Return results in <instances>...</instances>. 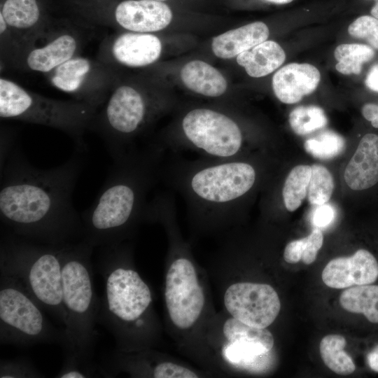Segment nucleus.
I'll list each match as a JSON object with an SVG mask.
<instances>
[{"instance_id": "nucleus-1", "label": "nucleus", "mask_w": 378, "mask_h": 378, "mask_svg": "<svg viewBox=\"0 0 378 378\" xmlns=\"http://www.w3.org/2000/svg\"><path fill=\"white\" fill-rule=\"evenodd\" d=\"M76 150L63 164L48 169L32 166L18 147L1 165L0 219L6 230L52 246L81 240L83 226L73 192L84 164Z\"/></svg>"}, {"instance_id": "nucleus-2", "label": "nucleus", "mask_w": 378, "mask_h": 378, "mask_svg": "<svg viewBox=\"0 0 378 378\" xmlns=\"http://www.w3.org/2000/svg\"><path fill=\"white\" fill-rule=\"evenodd\" d=\"M160 146L132 148L113 160L92 205L80 214L83 239L92 246L120 244L143 219L146 197L160 178Z\"/></svg>"}, {"instance_id": "nucleus-3", "label": "nucleus", "mask_w": 378, "mask_h": 378, "mask_svg": "<svg viewBox=\"0 0 378 378\" xmlns=\"http://www.w3.org/2000/svg\"><path fill=\"white\" fill-rule=\"evenodd\" d=\"M97 272L104 290L97 323L115 337L118 351H132L150 339L148 325L153 296L148 285L130 265V250L122 243L100 247Z\"/></svg>"}, {"instance_id": "nucleus-4", "label": "nucleus", "mask_w": 378, "mask_h": 378, "mask_svg": "<svg viewBox=\"0 0 378 378\" xmlns=\"http://www.w3.org/2000/svg\"><path fill=\"white\" fill-rule=\"evenodd\" d=\"M164 177L184 197L190 214L204 220L228 219L254 188L258 172L240 159L205 158L161 169Z\"/></svg>"}, {"instance_id": "nucleus-5", "label": "nucleus", "mask_w": 378, "mask_h": 378, "mask_svg": "<svg viewBox=\"0 0 378 378\" xmlns=\"http://www.w3.org/2000/svg\"><path fill=\"white\" fill-rule=\"evenodd\" d=\"M94 246L83 239L62 246V303L66 314L64 353L94 361L99 298L91 256Z\"/></svg>"}, {"instance_id": "nucleus-6", "label": "nucleus", "mask_w": 378, "mask_h": 378, "mask_svg": "<svg viewBox=\"0 0 378 378\" xmlns=\"http://www.w3.org/2000/svg\"><path fill=\"white\" fill-rule=\"evenodd\" d=\"M61 248L4 231L0 241V273L19 279L43 309L65 325Z\"/></svg>"}, {"instance_id": "nucleus-7", "label": "nucleus", "mask_w": 378, "mask_h": 378, "mask_svg": "<svg viewBox=\"0 0 378 378\" xmlns=\"http://www.w3.org/2000/svg\"><path fill=\"white\" fill-rule=\"evenodd\" d=\"M97 108L82 101H61L28 91L0 78V117L59 130L74 139L76 150H86L83 135L90 128Z\"/></svg>"}, {"instance_id": "nucleus-8", "label": "nucleus", "mask_w": 378, "mask_h": 378, "mask_svg": "<svg viewBox=\"0 0 378 378\" xmlns=\"http://www.w3.org/2000/svg\"><path fill=\"white\" fill-rule=\"evenodd\" d=\"M42 307L16 277L0 275V342L29 346L66 342L64 330L55 328Z\"/></svg>"}, {"instance_id": "nucleus-9", "label": "nucleus", "mask_w": 378, "mask_h": 378, "mask_svg": "<svg viewBox=\"0 0 378 378\" xmlns=\"http://www.w3.org/2000/svg\"><path fill=\"white\" fill-rule=\"evenodd\" d=\"M179 146L206 158H237L243 150L244 134L239 125L227 114L208 108L189 111L181 122Z\"/></svg>"}, {"instance_id": "nucleus-10", "label": "nucleus", "mask_w": 378, "mask_h": 378, "mask_svg": "<svg viewBox=\"0 0 378 378\" xmlns=\"http://www.w3.org/2000/svg\"><path fill=\"white\" fill-rule=\"evenodd\" d=\"M164 301L172 323L186 330L198 320L204 306V293L192 262L178 257L170 264L165 277Z\"/></svg>"}, {"instance_id": "nucleus-11", "label": "nucleus", "mask_w": 378, "mask_h": 378, "mask_svg": "<svg viewBox=\"0 0 378 378\" xmlns=\"http://www.w3.org/2000/svg\"><path fill=\"white\" fill-rule=\"evenodd\" d=\"M48 74L55 88L96 108L109 90L110 69L87 57L74 56Z\"/></svg>"}, {"instance_id": "nucleus-12", "label": "nucleus", "mask_w": 378, "mask_h": 378, "mask_svg": "<svg viewBox=\"0 0 378 378\" xmlns=\"http://www.w3.org/2000/svg\"><path fill=\"white\" fill-rule=\"evenodd\" d=\"M223 300L232 317L260 328L271 325L281 309L276 291L266 284L234 283L226 289Z\"/></svg>"}, {"instance_id": "nucleus-13", "label": "nucleus", "mask_w": 378, "mask_h": 378, "mask_svg": "<svg viewBox=\"0 0 378 378\" xmlns=\"http://www.w3.org/2000/svg\"><path fill=\"white\" fill-rule=\"evenodd\" d=\"M227 344L223 356L231 364L246 370H259L274 346L272 334L266 328L246 325L231 317L223 327Z\"/></svg>"}, {"instance_id": "nucleus-14", "label": "nucleus", "mask_w": 378, "mask_h": 378, "mask_svg": "<svg viewBox=\"0 0 378 378\" xmlns=\"http://www.w3.org/2000/svg\"><path fill=\"white\" fill-rule=\"evenodd\" d=\"M323 283L333 288L370 284L378 277V262L365 249H359L351 256L331 260L321 274Z\"/></svg>"}, {"instance_id": "nucleus-15", "label": "nucleus", "mask_w": 378, "mask_h": 378, "mask_svg": "<svg viewBox=\"0 0 378 378\" xmlns=\"http://www.w3.org/2000/svg\"><path fill=\"white\" fill-rule=\"evenodd\" d=\"M115 20L123 29L134 32L151 33L167 27L172 12L162 1L156 0H125L118 4Z\"/></svg>"}, {"instance_id": "nucleus-16", "label": "nucleus", "mask_w": 378, "mask_h": 378, "mask_svg": "<svg viewBox=\"0 0 378 378\" xmlns=\"http://www.w3.org/2000/svg\"><path fill=\"white\" fill-rule=\"evenodd\" d=\"M161 52L162 43L157 36L127 31L115 36L111 43L107 42L104 56L126 66L141 67L157 61Z\"/></svg>"}, {"instance_id": "nucleus-17", "label": "nucleus", "mask_w": 378, "mask_h": 378, "mask_svg": "<svg viewBox=\"0 0 378 378\" xmlns=\"http://www.w3.org/2000/svg\"><path fill=\"white\" fill-rule=\"evenodd\" d=\"M321 79L318 69L307 63H290L278 70L272 77V89L284 104L299 102L312 93Z\"/></svg>"}, {"instance_id": "nucleus-18", "label": "nucleus", "mask_w": 378, "mask_h": 378, "mask_svg": "<svg viewBox=\"0 0 378 378\" xmlns=\"http://www.w3.org/2000/svg\"><path fill=\"white\" fill-rule=\"evenodd\" d=\"M79 43L74 33H59L43 46L28 48L22 55L24 66L34 71L48 74L76 56Z\"/></svg>"}, {"instance_id": "nucleus-19", "label": "nucleus", "mask_w": 378, "mask_h": 378, "mask_svg": "<svg viewBox=\"0 0 378 378\" xmlns=\"http://www.w3.org/2000/svg\"><path fill=\"white\" fill-rule=\"evenodd\" d=\"M344 177L354 190L370 188L378 182V135L369 133L361 139Z\"/></svg>"}, {"instance_id": "nucleus-20", "label": "nucleus", "mask_w": 378, "mask_h": 378, "mask_svg": "<svg viewBox=\"0 0 378 378\" xmlns=\"http://www.w3.org/2000/svg\"><path fill=\"white\" fill-rule=\"evenodd\" d=\"M269 34L264 22H254L214 37L212 51L218 57L230 59L267 41Z\"/></svg>"}, {"instance_id": "nucleus-21", "label": "nucleus", "mask_w": 378, "mask_h": 378, "mask_svg": "<svg viewBox=\"0 0 378 378\" xmlns=\"http://www.w3.org/2000/svg\"><path fill=\"white\" fill-rule=\"evenodd\" d=\"M182 82L197 94L218 97L227 90V81L218 70L201 60L187 63L181 71Z\"/></svg>"}, {"instance_id": "nucleus-22", "label": "nucleus", "mask_w": 378, "mask_h": 378, "mask_svg": "<svg viewBox=\"0 0 378 378\" xmlns=\"http://www.w3.org/2000/svg\"><path fill=\"white\" fill-rule=\"evenodd\" d=\"M285 59L284 50L274 41H265L237 56L238 64L253 78L263 77L272 73Z\"/></svg>"}, {"instance_id": "nucleus-23", "label": "nucleus", "mask_w": 378, "mask_h": 378, "mask_svg": "<svg viewBox=\"0 0 378 378\" xmlns=\"http://www.w3.org/2000/svg\"><path fill=\"white\" fill-rule=\"evenodd\" d=\"M0 13L9 26L10 34L15 33L26 40L29 47L31 38L36 36L33 29L41 18L37 0H6Z\"/></svg>"}, {"instance_id": "nucleus-24", "label": "nucleus", "mask_w": 378, "mask_h": 378, "mask_svg": "<svg viewBox=\"0 0 378 378\" xmlns=\"http://www.w3.org/2000/svg\"><path fill=\"white\" fill-rule=\"evenodd\" d=\"M342 308L363 314L372 323H378V285H360L344 290L340 297Z\"/></svg>"}, {"instance_id": "nucleus-25", "label": "nucleus", "mask_w": 378, "mask_h": 378, "mask_svg": "<svg viewBox=\"0 0 378 378\" xmlns=\"http://www.w3.org/2000/svg\"><path fill=\"white\" fill-rule=\"evenodd\" d=\"M346 341L340 335L331 334L323 337L319 351L325 365L340 375H348L356 369L352 358L344 351Z\"/></svg>"}, {"instance_id": "nucleus-26", "label": "nucleus", "mask_w": 378, "mask_h": 378, "mask_svg": "<svg viewBox=\"0 0 378 378\" xmlns=\"http://www.w3.org/2000/svg\"><path fill=\"white\" fill-rule=\"evenodd\" d=\"M337 61L335 68L342 74H359L363 63L370 61L374 56L372 47L360 43H344L335 50Z\"/></svg>"}, {"instance_id": "nucleus-27", "label": "nucleus", "mask_w": 378, "mask_h": 378, "mask_svg": "<svg viewBox=\"0 0 378 378\" xmlns=\"http://www.w3.org/2000/svg\"><path fill=\"white\" fill-rule=\"evenodd\" d=\"M312 175L309 165L295 166L287 176L282 189L284 204L289 211H294L302 204L307 195Z\"/></svg>"}, {"instance_id": "nucleus-28", "label": "nucleus", "mask_w": 378, "mask_h": 378, "mask_svg": "<svg viewBox=\"0 0 378 378\" xmlns=\"http://www.w3.org/2000/svg\"><path fill=\"white\" fill-rule=\"evenodd\" d=\"M323 242L321 230L316 227L306 237L289 242L284 251V259L288 263H296L300 260L306 265L314 262Z\"/></svg>"}, {"instance_id": "nucleus-29", "label": "nucleus", "mask_w": 378, "mask_h": 378, "mask_svg": "<svg viewBox=\"0 0 378 378\" xmlns=\"http://www.w3.org/2000/svg\"><path fill=\"white\" fill-rule=\"evenodd\" d=\"M289 124L298 135H306L324 127L328 118L323 110L317 106H300L290 113Z\"/></svg>"}, {"instance_id": "nucleus-30", "label": "nucleus", "mask_w": 378, "mask_h": 378, "mask_svg": "<svg viewBox=\"0 0 378 378\" xmlns=\"http://www.w3.org/2000/svg\"><path fill=\"white\" fill-rule=\"evenodd\" d=\"M345 144L341 135L331 130H326L307 139L304 147L313 157L328 160L341 154L345 148Z\"/></svg>"}, {"instance_id": "nucleus-31", "label": "nucleus", "mask_w": 378, "mask_h": 378, "mask_svg": "<svg viewBox=\"0 0 378 378\" xmlns=\"http://www.w3.org/2000/svg\"><path fill=\"white\" fill-rule=\"evenodd\" d=\"M307 190V197L312 205L328 202L334 190V181L328 169L323 165L313 164Z\"/></svg>"}, {"instance_id": "nucleus-32", "label": "nucleus", "mask_w": 378, "mask_h": 378, "mask_svg": "<svg viewBox=\"0 0 378 378\" xmlns=\"http://www.w3.org/2000/svg\"><path fill=\"white\" fill-rule=\"evenodd\" d=\"M62 367L55 376L57 378H89L99 371V365L94 361H87L72 354L64 353Z\"/></svg>"}, {"instance_id": "nucleus-33", "label": "nucleus", "mask_w": 378, "mask_h": 378, "mask_svg": "<svg viewBox=\"0 0 378 378\" xmlns=\"http://www.w3.org/2000/svg\"><path fill=\"white\" fill-rule=\"evenodd\" d=\"M349 34L365 40L370 47L378 50V19L365 15L356 18L348 27Z\"/></svg>"}, {"instance_id": "nucleus-34", "label": "nucleus", "mask_w": 378, "mask_h": 378, "mask_svg": "<svg viewBox=\"0 0 378 378\" xmlns=\"http://www.w3.org/2000/svg\"><path fill=\"white\" fill-rule=\"evenodd\" d=\"M44 377L29 360L24 358L1 360L0 378H40Z\"/></svg>"}, {"instance_id": "nucleus-35", "label": "nucleus", "mask_w": 378, "mask_h": 378, "mask_svg": "<svg viewBox=\"0 0 378 378\" xmlns=\"http://www.w3.org/2000/svg\"><path fill=\"white\" fill-rule=\"evenodd\" d=\"M152 377L155 378H196L198 375L191 370L168 361L159 362Z\"/></svg>"}, {"instance_id": "nucleus-36", "label": "nucleus", "mask_w": 378, "mask_h": 378, "mask_svg": "<svg viewBox=\"0 0 378 378\" xmlns=\"http://www.w3.org/2000/svg\"><path fill=\"white\" fill-rule=\"evenodd\" d=\"M335 217V211L334 207L326 202L317 205L312 214V221L314 225L318 228L325 227L333 221Z\"/></svg>"}, {"instance_id": "nucleus-37", "label": "nucleus", "mask_w": 378, "mask_h": 378, "mask_svg": "<svg viewBox=\"0 0 378 378\" xmlns=\"http://www.w3.org/2000/svg\"><path fill=\"white\" fill-rule=\"evenodd\" d=\"M361 111L363 117L370 121L374 127L378 128V104H365Z\"/></svg>"}, {"instance_id": "nucleus-38", "label": "nucleus", "mask_w": 378, "mask_h": 378, "mask_svg": "<svg viewBox=\"0 0 378 378\" xmlns=\"http://www.w3.org/2000/svg\"><path fill=\"white\" fill-rule=\"evenodd\" d=\"M365 83L370 90L378 92V63L370 69Z\"/></svg>"}, {"instance_id": "nucleus-39", "label": "nucleus", "mask_w": 378, "mask_h": 378, "mask_svg": "<svg viewBox=\"0 0 378 378\" xmlns=\"http://www.w3.org/2000/svg\"><path fill=\"white\" fill-rule=\"evenodd\" d=\"M367 361L370 369L378 372V345L368 354Z\"/></svg>"}, {"instance_id": "nucleus-40", "label": "nucleus", "mask_w": 378, "mask_h": 378, "mask_svg": "<svg viewBox=\"0 0 378 378\" xmlns=\"http://www.w3.org/2000/svg\"><path fill=\"white\" fill-rule=\"evenodd\" d=\"M365 1H374V4L370 9V14L372 16L378 19V0H365Z\"/></svg>"}, {"instance_id": "nucleus-41", "label": "nucleus", "mask_w": 378, "mask_h": 378, "mask_svg": "<svg viewBox=\"0 0 378 378\" xmlns=\"http://www.w3.org/2000/svg\"><path fill=\"white\" fill-rule=\"evenodd\" d=\"M265 1L270 2V3H273L275 4H288L293 1V0H265Z\"/></svg>"}, {"instance_id": "nucleus-42", "label": "nucleus", "mask_w": 378, "mask_h": 378, "mask_svg": "<svg viewBox=\"0 0 378 378\" xmlns=\"http://www.w3.org/2000/svg\"><path fill=\"white\" fill-rule=\"evenodd\" d=\"M156 1H166V0H156Z\"/></svg>"}]
</instances>
